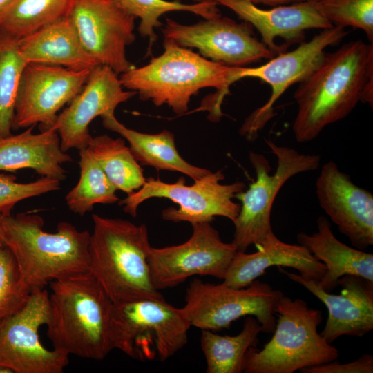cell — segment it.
<instances>
[{
	"instance_id": "cell-1",
	"label": "cell",
	"mask_w": 373,
	"mask_h": 373,
	"mask_svg": "<svg viewBox=\"0 0 373 373\" xmlns=\"http://www.w3.org/2000/svg\"><path fill=\"white\" fill-rule=\"evenodd\" d=\"M164 52L142 67H133L120 74L122 86L155 106L166 104L177 115L186 113L191 97L204 88L217 92L202 102L198 111H208L211 121L223 115L222 101L229 87L240 79L243 67H231L209 60L164 37Z\"/></svg>"
},
{
	"instance_id": "cell-2",
	"label": "cell",
	"mask_w": 373,
	"mask_h": 373,
	"mask_svg": "<svg viewBox=\"0 0 373 373\" xmlns=\"http://www.w3.org/2000/svg\"><path fill=\"white\" fill-rule=\"evenodd\" d=\"M372 79V44L358 39L325 52L294 94L298 108L292 131L296 141L311 142L325 127L347 117Z\"/></svg>"
},
{
	"instance_id": "cell-3",
	"label": "cell",
	"mask_w": 373,
	"mask_h": 373,
	"mask_svg": "<svg viewBox=\"0 0 373 373\" xmlns=\"http://www.w3.org/2000/svg\"><path fill=\"white\" fill-rule=\"evenodd\" d=\"M47 336L68 356L101 361L114 350L113 303L89 271L49 283Z\"/></svg>"
},
{
	"instance_id": "cell-4",
	"label": "cell",
	"mask_w": 373,
	"mask_h": 373,
	"mask_svg": "<svg viewBox=\"0 0 373 373\" xmlns=\"http://www.w3.org/2000/svg\"><path fill=\"white\" fill-rule=\"evenodd\" d=\"M44 224L42 217L31 212L0 216L2 241L11 250L32 292L52 281L88 271L90 232L60 222L56 231L49 233Z\"/></svg>"
},
{
	"instance_id": "cell-5",
	"label": "cell",
	"mask_w": 373,
	"mask_h": 373,
	"mask_svg": "<svg viewBox=\"0 0 373 373\" xmlns=\"http://www.w3.org/2000/svg\"><path fill=\"white\" fill-rule=\"evenodd\" d=\"M88 271L114 304L163 296L151 280L147 227L122 218L93 214Z\"/></svg>"
},
{
	"instance_id": "cell-6",
	"label": "cell",
	"mask_w": 373,
	"mask_h": 373,
	"mask_svg": "<svg viewBox=\"0 0 373 373\" xmlns=\"http://www.w3.org/2000/svg\"><path fill=\"white\" fill-rule=\"evenodd\" d=\"M276 327L261 350L251 347L245 373H293L303 368L336 361L337 348L318 333L322 312L308 307L303 299L283 295L277 303Z\"/></svg>"
},
{
	"instance_id": "cell-7",
	"label": "cell",
	"mask_w": 373,
	"mask_h": 373,
	"mask_svg": "<svg viewBox=\"0 0 373 373\" xmlns=\"http://www.w3.org/2000/svg\"><path fill=\"white\" fill-rule=\"evenodd\" d=\"M191 327L182 307L164 298L113 303V348L135 360L166 361L187 344Z\"/></svg>"
},
{
	"instance_id": "cell-8",
	"label": "cell",
	"mask_w": 373,
	"mask_h": 373,
	"mask_svg": "<svg viewBox=\"0 0 373 373\" xmlns=\"http://www.w3.org/2000/svg\"><path fill=\"white\" fill-rule=\"evenodd\" d=\"M277 159V167L270 174L268 160L262 154L250 151L249 162L256 180L245 191L235 195L240 208L233 221L235 231L231 242L238 251L245 252L252 245H260L273 231L271 213L274 200L283 185L297 174L317 170L321 164L318 155L301 153L296 149L265 140Z\"/></svg>"
},
{
	"instance_id": "cell-9",
	"label": "cell",
	"mask_w": 373,
	"mask_h": 373,
	"mask_svg": "<svg viewBox=\"0 0 373 373\" xmlns=\"http://www.w3.org/2000/svg\"><path fill=\"white\" fill-rule=\"evenodd\" d=\"M225 178L222 169L211 171L192 185L185 184V178L180 177L174 183H166L160 179L149 178L137 190L128 194L118 204L125 213L135 218L139 206L145 200L166 198L178 204L164 209L162 217L173 222H188L191 224L211 222L216 216H222L232 222L238 215L240 204L235 202V195L245 189V184L237 181L222 184Z\"/></svg>"
},
{
	"instance_id": "cell-10",
	"label": "cell",
	"mask_w": 373,
	"mask_h": 373,
	"mask_svg": "<svg viewBox=\"0 0 373 373\" xmlns=\"http://www.w3.org/2000/svg\"><path fill=\"white\" fill-rule=\"evenodd\" d=\"M284 294L257 279L236 289L223 283L212 284L195 278L189 284L182 307L191 326L211 331L228 328L245 316H255L262 332L273 333L274 309Z\"/></svg>"
},
{
	"instance_id": "cell-11",
	"label": "cell",
	"mask_w": 373,
	"mask_h": 373,
	"mask_svg": "<svg viewBox=\"0 0 373 373\" xmlns=\"http://www.w3.org/2000/svg\"><path fill=\"white\" fill-rule=\"evenodd\" d=\"M191 225L192 234L184 242L162 248L151 247L148 262L157 290L172 288L197 275L224 279L238 251L236 247L223 242L211 222Z\"/></svg>"
},
{
	"instance_id": "cell-12",
	"label": "cell",
	"mask_w": 373,
	"mask_h": 373,
	"mask_svg": "<svg viewBox=\"0 0 373 373\" xmlns=\"http://www.w3.org/2000/svg\"><path fill=\"white\" fill-rule=\"evenodd\" d=\"M348 32L334 26L323 29L307 42L289 52H280L266 64L257 67H243L240 79L255 77L267 83L271 94L267 102L251 113L242 124L239 133L248 141L255 140L258 132L276 115L274 105L292 84L300 83L316 68L325 55V49L338 44Z\"/></svg>"
},
{
	"instance_id": "cell-13",
	"label": "cell",
	"mask_w": 373,
	"mask_h": 373,
	"mask_svg": "<svg viewBox=\"0 0 373 373\" xmlns=\"http://www.w3.org/2000/svg\"><path fill=\"white\" fill-rule=\"evenodd\" d=\"M49 294L35 290L17 312L0 325V365L12 373H61L69 356L46 348L39 329L48 318Z\"/></svg>"
},
{
	"instance_id": "cell-14",
	"label": "cell",
	"mask_w": 373,
	"mask_h": 373,
	"mask_svg": "<svg viewBox=\"0 0 373 373\" xmlns=\"http://www.w3.org/2000/svg\"><path fill=\"white\" fill-rule=\"evenodd\" d=\"M252 26L221 16L193 25L166 18L164 37L184 48H195L202 57L231 67H246L276 55L254 35Z\"/></svg>"
},
{
	"instance_id": "cell-15",
	"label": "cell",
	"mask_w": 373,
	"mask_h": 373,
	"mask_svg": "<svg viewBox=\"0 0 373 373\" xmlns=\"http://www.w3.org/2000/svg\"><path fill=\"white\" fill-rule=\"evenodd\" d=\"M92 70L27 64L18 88L12 130L37 124L41 131L51 128L58 112L79 94Z\"/></svg>"
},
{
	"instance_id": "cell-16",
	"label": "cell",
	"mask_w": 373,
	"mask_h": 373,
	"mask_svg": "<svg viewBox=\"0 0 373 373\" xmlns=\"http://www.w3.org/2000/svg\"><path fill=\"white\" fill-rule=\"evenodd\" d=\"M70 17L83 48L100 65L117 74L135 66L126 55L135 39V17L115 0H76Z\"/></svg>"
},
{
	"instance_id": "cell-17",
	"label": "cell",
	"mask_w": 373,
	"mask_h": 373,
	"mask_svg": "<svg viewBox=\"0 0 373 373\" xmlns=\"http://www.w3.org/2000/svg\"><path fill=\"white\" fill-rule=\"evenodd\" d=\"M119 77L104 65L95 67L79 94L60 113L52 127L59 134L61 149H86L92 137L89 125L97 117L115 114L118 105L137 93L124 90Z\"/></svg>"
},
{
	"instance_id": "cell-18",
	"label": "cell",
	"mask_w": 373,
	"mask_h": 373,
	"mask_svg": "<svg viewBox=\"0 0 373 373\" xmlns=\"http://www.w3.org/2000/svg\"><path fill=\"white\" fill-rule=\"evenodd\" d=\"M321 207L352 246L364 251L373 245V195L355 184L333 161L324 164L316 181Z\"/></svg>"
},
{
	"instance_id": "cell-19",
	"label": "cell",
	"mask_w": 373,
	"mask_h": 373,
	"mask_svg": "<svg viewBox=\"0 0 373 373\" xmlns=\"http://www.w3.org/2000/svg\"><path fill=\"white\" fill-rule=\"evenodd\" d=\"M279 271L300 284L326 306L328 317L320 333L332 344L341 336L362 337L373 329V282L355 275H345L338 281L339 294L325 291L316 280L299 274Z\"/></svg>"
},
{
	"instance_id": "cell-20",
	"label": "cell",
	"mask_w": 373,
	"mask_h": 373,
	"mask_svg": "<svg viewBox=\"0 0 373 373\" xmlns=\"http://www.w3.org/2000/svg\"><path fill=\"white\" fill-rule=\"evenodd\" d=\"M233 10L240 19L254 26L260 34L262 42L276 55L286 48L275 42L282 38L285 45L300 42L308 29L333 27L318 10L314 1H303L262 9L247 0H213Z\"/></svg>"
},
{
	"instance_id": "cell-21",
	"label": "cell",
	"mask_w": 373,
	"mask_h": 373,
	"mask_svg": "<svg viewBox=\"0 0 373 373\" xmlns=\"http://www.w3.org/2000/svg\"><path fill=\"white\" fill-rule=\"evenodd\" d=\"M256 247L258 250L254 253L236 252L223 279L224 285L236 289L245 287L273 266L291 267L301 276L316 280L325 273V265L305 247L284 242L274 231Z\"/></svg>"
},
{
	"instance_id": "cell-22",
	"label": "cell",
	"mask_w": 373,
	"mask_h": 373,
	"mask_svg": "<svg viewBox=\"0 0 373 373\" xmlns=\"http://www.w3.org/2000/svg\"><path fill=\"white\" fill-rule=\"evenodd\" d=\"M35 126L17 134L0 137V171L34 170L41 177L64 180L63 164L73 161L61 147L60 138L53 127L33 133Z\"/></svg>"
},
{
	"instance_id": "cell-23",
	"label": "cell",
	"mask_w": 373,
	"mask_h": 373,
	"mask_svg": "<svg viewBox=\"0 0 373 373\" xmlns=\"http://www.w3.org/2000/svg\"><path fill=\"white\" fill-rule=\"evenodd\" d=\"M18 48L28 63L92 70L100 65L83 48L70 17H66L18 39Z\"/></svg>"
},
{
	"instance_id": "cell-24",
	"label": "cell",
	"mask_w": 373,
	"mask_h": 373,
	"mask_svg": "<svg viewBox=\"0 0 373 373\" xmlns=\"http://www.w3.org/2000/svg\"><path fill=\"white\" fill-rule=\"evenodd\" d=\"M316 224V232L311 235L300 232L296 239L325 265V273L318 281L321 288L330 292L338 286V280L345 275H355L373 282V254L350 247L338 240L325 217L319 216Z\"/></svg>"
},
{
	"instance_id": "cell-25",
	"label": "cell",
	"mask_w": 373,
	"mask_h": 373,
	"mask_svg": "<svg viewBox=\"0 0 373 373\" xmlns=\"http://www.w3.org/2000/svg\"><path fill=\"white\" fill-rule=\"evenodd\" d=\"M104 128L115 132L126 139L129 149L138 163L157 171H178L194 181L209 174L211 171L186 162L178 153L174 135L164 130L156 134L140 133L119 122L115 114L101 117Z\"/></svg>"
},
{
	"instance_id": "cell-26",
	"label": "cell",
	"mask_w": 373,
	"mask_h": 373,
	"mask_svg": "<svg viewBox=\"0 0 373 373\" xmlns=\"http://www.w3.org/2000/svg\"><path fill=\"white\" fill-rule=\"evenodd\" d=\"M260 332L261 326L252 316H248L242 330L236 336H221L202 329L200 346L206 360V372H244L247 351L256 347Z\"/></svg>"
},
{
	"instance_id": "cell-27",
	"label": "cell",
	"mask_w": 373,
	"mask_h": 373,
	"mask_svg": "<svg viewBox=\"0 0 373 373\" xmlns=\"http://www.w3.org/2000/svg\"><path fill=\"white\" fill-rule=\"evenodd\" d=\"M86 149L117 190L128 195L145 183L143 169L122 138L92 137Z\"/></svg>"
},
{
	"instance_id": "cell-28",
	"label": "cell",
	"mask_w": 373,
	"mask_h": 373,
	"mask_svg": "<svg viewBox=\"0 0 373 373\" xmlns=\"http://www.w3.org/2000/svg\"><path fill=\"white\" fill-rule=\"evenodd\" d=\"M79 179L66 195L68 209L84 216L95 204H112L119 202L117 191L87 149L79 151Z\"/></svg>"
},
{
	"instance_id": "cell-29",
	"label": "cell",
	"mask_w": 373,
	"mask_h": 373,
	"mask_svg": "<svg viewBox=\"0 0 373 373\" xmlns=\"http://www.w3.org/2000/svg\"><path fill=\"white\" fill-rule=\"evenodd\" d=\"M76 0H15L0 21V29L20 39L70 16Z\"/></svg>"
},
{
	"instance_id": "cell-30",
	"label": "cell",
	"mask_w": 373,
	"mask_h": 373,
	"mask_svg": "<svg viewBox=\"0 0 373 373\" xmlns=\"http://www.w3.org/2000/svg\"><path fill=\"white\" fill-rule=\"evenodd\" d=\"M18 39L0 29V137L12 134L18 88L27 65Z\"/></svg>"
},
{
	"instance_id": "cell-31",
	"label": "cell",
	"mask_w": 373,
	"mask_h": 373,
	"mask_svg": "<svg viewBox=\"0 0 373 373\" xmlns=\"http://www.w3.org/2000/svg\"><path fill=\"white\" fill-rule=\"evenodd\" d=\"M127 13L140 19V34L149 41V52L157 40L155 28L161 26L160 17L167 12L188 11L200 15L205 19L221 16L214 1L186 4L176 1L166 0H115Z\"/></svg>"
},
{
	"instance_id": "cell-32",
	"label": "cell",
	"mask_w": 373,
	"mask_h": 373,
	"mask_svg": "<svg viewBox=\"0 0 373 373\" xmlns=\"http://www.w3.org/2000/svg\"><path fill=\"white\" fill-rule=\"evenodd\" d=\"M31 294L11 250L0 243V325L21 309Z\"/></svg>"
},
{
	"instance_id": "cell-33",
	"label": "cell",
	"mask_w": 373,
	"mask_h": 373,
	"mask_svg": "<svg viewBox=\"0 0 373 373\" xmlns=\"http://www.w3.org/2000/svg\"><path fill=\"white\" fill-rule=\"evenodd\" d=\"M321 15L332 25L363 30L373 43V0L314 1Z\"/></svg>"
},
{
	"instance_id": "cell-34",
	"label": "cell",
	"mask_w": 373,
	"mask_h": 373,
	"mask_svg": "<svg viewBox=\"0 0 373 373\" xmlns=\"http://www.w3.org/2000/svg\"><path fill=\"white\" fill-rule=\"evenodd\" d=\"M13 175L0 173V216H11V211L19 202L55 191L60 189L59 180L41 177L28 183L16 182Z\"/></svg>"
},
{
	"instance_id": "cell-35",
	"label": "cell",
	"mask_w": 373,
	"mask_h": 373,
	"mask_svg": "<svg viewBox=\"0 0 373 373\" xmlns=\"http://www.w3.org/2000/svg\"><path fill=\"white\" fill-rule=\"evenodd\" d=\"M303 373H372L373 356L363 354L356 361L341 364L334 361L308 367L300 370Z\"/></svg>"
},
{
	"instance_id": "cell-36",
	"label": "cell",
	"mask_w": 373,
	"mask_h": 373,
	"mask_svg": "<svg viewBox=\"0 0 373 373\" xmlns=\"http://www.w3.org/2000/svg\"><path fill=\"white\" fill-rule=\"evenodd\" d=\"M255 5L263 4L269 6H277L280 5H287L294 3L300 2L307 0H247Z\"/></svg>"
},
{
	"instance_id": "cell-37",
	"label": "cell",
	"mask_w": 373,
	"mask_h": 373,
	"mask_svg": "<svg viewBox=\"0 0 373 373\" xmlns=\"http://www.w3.org/2000/svg\"><path fill=\"white\" fill-rule=\"evenodd\" d=\"M15 0H0V21Z\"/></svg>"
},
{
	"instance_id": "cell-38",
	"label": "cell",
	"mask_w": 373,
	"mask_h": 373,
	"mask_svg": "<svg viewBox=\"0 0 373 373\" xmlns=\"http://www.w3.org/2000/svg\"><path fill=\"white\" fill-rule=\"evenodd\" d=\"M2 230H1V226H0V243L3 242L2 241Z\"/></svg>"
},
{
	"instance_id": "cell-39",
	"label": "cell",
	"mask_w": 373,
	"mask_h": 373,
	"mask_svg": "<svg viewBox=\"0 0 373 373\" xmlns=\"http://www.w3.org/2000/svg\"><path fill=\"white\" fill-rule=\"evenodd\" d=\"M198 2H203V1H213V0H195Z\"/></svg>"
},
{
	"instance_id": "cell-40",
	"label": "cell",
	"mask_w": 373,
	"mask_h": 373,
	"mask_svg": "<svg viewBox=\"0 0 373 373\" xmlns=\"http://www.w3.org/2000/svg\"><path fill=\"white\" fill-rule=\"evenodd\" d=\"M309 1H318V0H309Z\"/></svg>"
}]
</instances>
